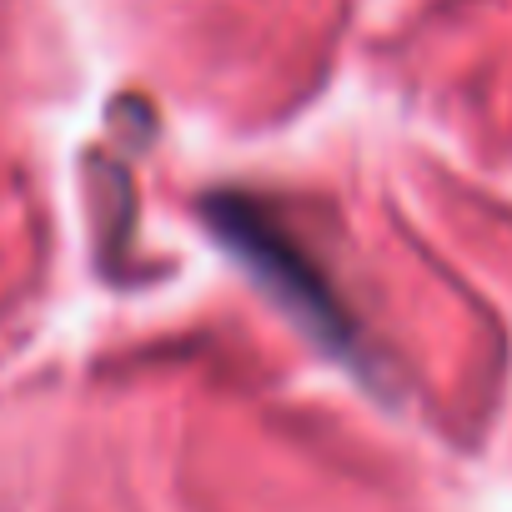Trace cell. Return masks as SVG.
Wrapping results in <instances>:
<instances>
[{"label": "cell", "instance_id": "6da1fadb", "mask_svg": "<svg viewBox=\"0 0 512 512\" xmlns=\"http://www.w3.org/2000/svg\"><path fill=\"white\" fill-rule=\"evenodd\" d=\"M216 231L231 241V251H241V256H246L251 272H256V277H267V282L282 292V302H287L292 312H302L322 337H332V332L342 327L337 307L327 302L322 277H312V267H307V262H297V251L282 241V231L262 226V221L251 216V206H241V201L216 206Z\"/></svg>", "mask_w": 512, "mask_h": 512}]
</instances>
